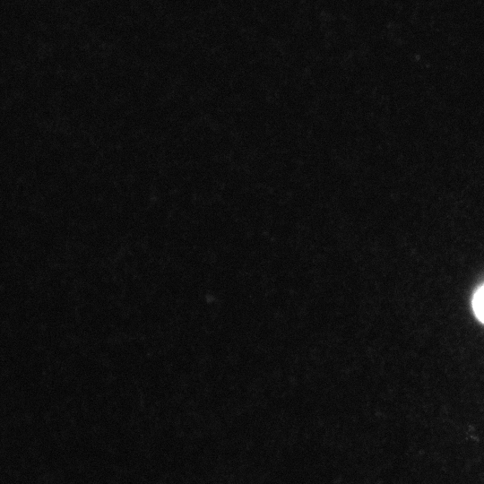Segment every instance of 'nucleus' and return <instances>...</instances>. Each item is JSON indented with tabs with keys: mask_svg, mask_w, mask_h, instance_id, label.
Segmentation results:
<instances>
[{
	"mask_svg": "<svg viewBox=\"0 0 484 484\" xmlns=\"http://www.w3.org/2000/svg\"><path fill=\"white\" fill-rule=\"evenodd\" d=\"M472 305L477 317L484 323V286L477 290Z\"/></svg>",
	"mask_w": 484,
	"mask_h": 484,
	"instance_id": "f257e3e1",
	"label": "nucleus"
}]
</instances>
